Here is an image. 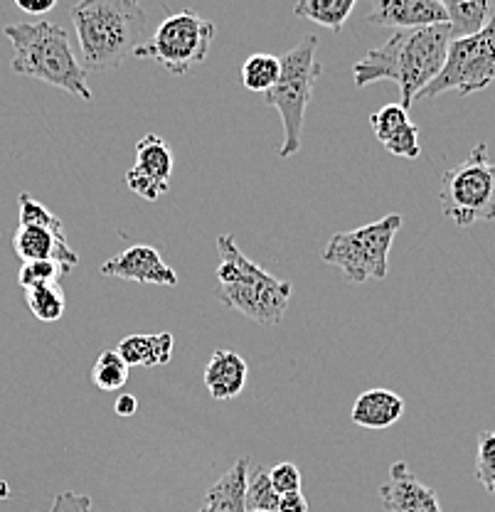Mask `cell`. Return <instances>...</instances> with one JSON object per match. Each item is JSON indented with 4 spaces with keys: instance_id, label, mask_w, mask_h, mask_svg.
<instances>
[{
    "instance_id": "cell-1",
    "label": "cell",
    "mask_w": 495,
    "mask_h": 512,
    "mask_svg": "<svg viewBox=\"0 0 495 512\" xmlns=\"http://www.w3.org/2000/svg\"><path fill=\"white\" fill-rule=\"evenodd\" d=\"M454 42L449 23L422 30H397L390 40L377 50H370L360 62H355V87L390 79L399 87L404 109H412L414 99L439 77L446 55Z\"/></svg>"
},
{
    "instance_id": "cell-2",
    "label": "cell",
    "mask_w": 495,
    "mask_h": 512,
    "mask_svg": "<svg viewBox=\"0 0 495 512\" xmlns=\"http://www.w3.org/2000/svg\"><path fill=\"white\" fill-rule=\"evenodd\" d=\"M84 72L116 69L146 45L148 15L136 0H82L69 5Z\"/></svg>"
},
{
    "instance_id": "cell-3",
    "label": "cell",
    "mask_w": 495,
    "mask_h": 512,
    "mask_svg": "<svg viewBox=\"0 0 495 512\" xmlns=\"http://www.w3.org/2000/svg\"><path fill=\"white\" fill-rule=\"evenodd\" d=\"M3 32L13 45L10 69L15 74L65 89L82 101L94 99L87 84V72L74 57L65 28L50 20H35V23L5 25Z\"/></svg>"
},
{
    "instance_id": "cell-4",
    "label": "cell",
    "mask_w": 495,
    "mask_h": 512,
    "mask_svg": "<svg viewBox=\"0 0 495 512\" xmlns=\"http://www.w3.org/2000/svg\"><path fill=\"white\" fill-rule=\"evenodd\" d=\"M217 252H220L217 281H220L222 306L239 311L259 325L281 323L294 286L254 264L237 247L232 234L217 237Z\"/></svg>"
},
{
    "instance_id": "cell-5",
    "label": "cell",
    "mask_w": 495,
    "mask_h": 512,
    "mask_svg": "<svg viewBox=\"0 0 495 512\" xmlns=\"http://www.w3.org/2000/svg\"><path fill=\"white\" fill-rule=\"evenodd\" d=\"M318 37L306 35L301 42L281 55L279 82L262 94L266 106H274L284 124V146L279 156L291 158L301 151L303 141V119H306V106L311 101L316 79L321 77L323 67L316 60Z\"/></svg>"
},
{
    "instance_id": "cell-6",
    "label": "cell",
    "mask_w": 495,
    "mask_h": 512,
    "mask_svg": "<svg viewBox=\"0 0 495 512\" xmlns=\"http://www.w3.org/2000/svg\"><path fill=\"white\" fill-rule=\"evenodd\" d=\"M441 212L459 227L495 220V163L486 143L441 175Z\"/></svg>"
},
{
    "instance_id": "cell-7",
    "label": "cell",
    "mask_w": 495,
    "mask_h": 512,
    "mask_svg": "<svg viewBox=\"0 0 495 512\" xmlns=\"http://www.w3.org/2000/svg\"><path fill=\"white\" fill-rule=\"evenodd\" d=\"M402 224V215H385L382 220L365 224V227L335 232L326 244L323 261L338 266L345 279L353 281V284L387 279L390 249Z\"/></svg>"
},
{
    "instance_id": "cell-8",
    "label": "cell",
    "mask_w": 495,
    "mask_h": 512,
    "mask_svg": "<svg viewBox=\"0 0 495 512\" xmlns=\"http://www.w3.org/2000/svg\"><path fill=\"white\" fill-rule=\"evenodd\" d=\"M212 37L215 25L210 20L200 18L193 10H178L168 15L153 35H148L146 45L136 52V57L153 60L173 74H185L195 64L205 62Z\"/></svg>"
},
{
    "instance_id": "cell-9",
    "label": "cell",
    "mask_w": 495,
    "mask_h": 512,
    "mask_svg": "<svg viewBox=\"0 0 495 512\" xmlns=\"http://www.w3.org/2000/svg\"><path fill=\"white\" fill-rule=\"evenodd\" d=\"M495 82V13L486 30L473 37L454 40L439 77L417 99H436L444 92L461 96L476 94Z\"/></svg>"
},
{
    "instance_id": "cell-10",
    "label": "cell",
    "mask_w": 495,
    "mask_h": 512,
    "mask_svg": "<svg viewBox=\"0 0 495 512\" xmlns=\"http://www.w3.org/2000/svg\"><path fill=\"white\" fill-rule=\"evenodd\" d=\"M101 274L111 279L136 281V284H153V286H175L178 274L163 261L161 252L148 244H136L126 252L111 256L109 261L101 264Z\"/></svg>"
},
{
    "instance_id": "cell-11",
    "label": "cell",
    "mask_w": 495,
    "mask_h": 512,
    "mask_svg": "<svg viewBox=\"0 0 495 512\" xmlns=\"http://www.w3.org/2000/svg\"><path fill=\"white\" fill-rule=\"evenodd\" d=\"M367 23L395 30H422L449 23L439 0H377L367 13Z\"/></svg>"
},
{
    "instance_id": "cell-12",
    "label": "cell",
    "mask_w": 495,
    "mask_h": 512,
    "mask_svg": "<svg viewBox=\"0 0 495 512\" xmlns=\"http://www.w3.org/2000/svg\"><path fill=\"white\" fill-rule=\"evenodd\" d=\"M380 500L387 512H444L436 490L414 478L404 461L392 463L390 480L380 488Z\"/></svg>"
},
{
    "instance_id": "cell-13",
    "label": "cell",
    "mask_w": 495,
    "mask_h": 512,
    "mask_svg": "<svg viewBox=\"0 0 495 512\" xmlns=\"http://www.w3.org/2000/svg\"><path fill=\"white\" fill-rule=\"evenodd\" d=\"M15 254L25 261H55L72 271L79 264V254L69 247L65 227H35V224H18V232L13 237Z\"/></svg>"
},
{
    "instance_id": "cell-14",
    "label": "cell",
    "mask_w": 495,
    "mask_h": 512,
    "mask_svg": "<svg viewBox=\"0 0 495 512\" xmlns=\"http://www.w3.org/2000/svg\"><path fill=\"white\" fill-rule=\"evenodd\" d=\"M370 126L377 141L397 158L414 160L422 156L419 126L409 121V111L402 104H387L370 116Z\"/></svg>"
},
{
    "instance_id": "cell-15",
    "label": "cell",
    "mask_w": 495,
    "mask_h": 512,
    "mask_svg": "<svg viewBox=\"0 0 495 512\" xmlns=\"http://www.w3.org/2000/svg\"><path fill=\"white\" fill-rule=\"evenodd\" d=\"M247 377V360L234 350H217L205 367V387L217 402L239 397L242 389L247 387Z\"/></svg>"
},
{
    "instance_id": "cell-16",
    "label": "cell",
    "mask_w": 495,
    "mask_h": 512,
    "mask_svg": "<svg viewBox=\"0 0 495 512\" xmlns=\"http://www.w3.org/2000/svg\"><path fill=\"white\" fill-rule=\"evenodd\" d=\"M404 399L392 389H367L355 399L353 409H350V419L363 429L382 431L397 424L404 414Z\"/></svg>"
},
{
    "instance_id": "cell-17",
    "label": "cell",
    "mask_w": 495,
    "mask_h": 512,
    "mask_svg": "<svg viewBox=\"0 0 495 512\" xmlns=\"http://www.w3.org/2000/svg\"><path fill=\"white\" fill-rule=\"evenodd\" d=\"M249 468H252L249 458H237L230 471L207 488V512H247Z\"/></svg>"
},
{
    "instance_id": "cell-18",
    "label": "cell",
    "mask_w": 495,
    "mask_h": 512,
    "mask_svg": "<svg viewBox=\"0 0 495 512\" xmlns=\"http://www.w3.org/2000/svg\"><path fill=\"white\" fill-rule=\"evenodd\" d=\"M173 348L175 340L170 333H136L126 335V338L116 345V352L124 357V362L129 367H161L170 362Z\"/></svg>"
},
{
    "instance_id": "cell-19",
    "label": "cell",
    "mask_w": 495,
    "mask_h": 512,
    "mask_svg": "<svg viewBox=\"0 0 495 512\" xmlns=\"http://www.w3.org/2000/svg\"><path fill=\"white\" fill-rule=\"evenodd\" d=\"M444 8L449 15V28L454 40L473 37L486 30L495 13L486 0H449V3H444Z\"/></svg>"
},
{
    "instance_id": "cell-20",
    "label": "cell",
    "mask_w": 495,
    "mask_h": 512,
    "mask_svg": "<svg viewBox=\"0 0 495 512\" xmlns=\"http://www.w3.org/2000/svg\"><path fill=\"white\" fill-rule=\"evenodd\" d=\"M141 173L151 175L158 183L170 185V173H173V151L165 146V141L156 133H148L136 143V165Z\"/></svg>"
},
{
    "instance_id": "cell-21",
    "label": "cell",
    "mask_w": 495,
    "mask_h": 512,
    "mask_svg": "<svg viewBox=\"0 0 495 512\" xmlns=\"http://www.w3.org/2000/svg\"><path fill=\"white\" fill-rule=\"evenodd\" d=\"M355 10V0H301L294 5L298 18H306L311 23L321 25L333 32L343 30L345 20Z\"/></svg>"
},
{
    "instance_id": "cell-22",
    "label": "cell",
    "mask_w": 495,
    "mask_h": 512,
    "mask_svg": "<svg viewBox=\"0 0 495 512\" xmlns=\"http://www.w3.org/2000/svg\"><path fill=\"white\" fill-rule=\"evenodd\" d=\"M281 74V60L274 55H266V52H257V55L247 57L242 64V82L249 92L254 94H266L276 82H279Z\"/></svg>"
},
{
    "instance_id": "cell-23",
    "label": "cell",
    "mask_w": 495,
    "mask_h": 512,
    "mask_svg": "<svg viewBox=\"0 0 495 512\" xmlns=\"http://www.w3.org/2000/svg\"><path fill=\"white\" fill-rule=\"evenodd\" d=\"M25 303H28L30 313L42 323H55L65 316L67 298L60 284H45L35 286L25 291Z\"/></svg>"
},
{
    "instance_id": "cell-24",
    "label": "cell",
    "mask_w": 495,
    "mask_h": 512,
    "mask_svg": "<svg viewBox=\"0 0 495 512\" xmlns=\"http://www.w3.org/2000/svg\"><path fill=\"white\" fill-rule=\"evenodd\" d=\"M131 367L116 350H104L92 367V382L101 392H119L126 387Z\"/></svg>"
},
{
    "instance_id": "cell-25",
    "label": "cell",
    "mask_w": 495,
    "mask_h": 512,
    "mask_svg": "<svg viewBox=\"0 0 495 512\" xmlns=\"http://www.w3.org/2000/svg\"><path fill=\"white\" fill-rule=\"evenodd\" d=\"M249 471L252 473H249V480H247V512H254V510L276 512L281 495L276 493L274 485H271L269 468L252 466Z\"/></svg>"
},
{
    "instance_id": "cell-26",
    "label": "cell",
    "mask_w": 495,
    "mask_h": 512,
    "mask_svg": "<svg viewBox=\"0 0 495 512\" xmlns=\"http://www.w3.org/2000/svg\"><path fill=\"white\" fill-rule=\"evenodd\" d=\"M69 274L65 266L55 264V261H25L18 271V284L28 291V288L45 286V284H60Z\"/></svg>"
},
{
    "instance_id": "cell-27",
    "label": "cell",
    "mask_w": 495,
    "mask_h": 512,
    "mask_svg": "<svg viewBox=\"0 0 495 512\" xmlns=\"http://www.w3.org/2000/svg\"><path fill=\"white\" fill-rule=\"evenodd\" d=\"M476 476L483 488L495 495V431H483L478 436Z\"/></svg>"
},
{
    "instance_id": "cell-28",
    "label": "cell",
    "mask_w": 495,
    "mask_h": 512,
    "mask_svg": "<svg viewBox=\"0 0 495 512\" xmlns=\"http://www.w3.org/2000/svg\"><path fill=\"white\" fill-rule=\"evenodd\" d=\"M20 207V224H35V227H50V229H62L60 217L52 215L42 202H37L28 192H20L18 197Z\"/></svg>"
},
{
    "instance_id": "cell-29",
    "label": "cell",
    "mask_w": 495,
    "mask_h": 512,
    "mask_svg": "<svg viewBox=\"0 0 495 512\" xmlns=\"http://www.w3.org/2000/svg\"><path fill=\"white\" fill-rule=\"evenodd\" d=\"M126 185H129L131 192H136L138 197H143V200H148V202L161 200V197L170 188V185H163V183H158V180H153L151 175L141 173L138 168H129V173H126Z\"/></svg>"
},
{
    "instance_id": "cell-30",
    "label": "cell",
    "mask_w": 495,
    "mask_h": 512,
    "mask_svg": "<svg viewBox=\"0 0 495 512\" xmlns=\"http://www.w3.org/2000/svg\"><path fill=\"white\" fill-rule=\"evenodd\" d=\"M269 478L271 485L279 495H289V493H301V471L294 463H279V466L269 468Z\"/></svg>"
},
{
    "instance_id": "cell-31",
    "label": "cell",
    "mask_w": 495,
    "mask_h": 512,
    "mask_svg": "<svg viewBox=\"0 0 495 512\" xmlns=\"http://www.w3.org/2000/svg\"><path fill=\"white\" fill-rule=\"evenodd\" d=\"M92 498L82 493H72V490H62L57 498L52 500L50 512H92Z\"/></svg>"
},
{
    "instance_id": "cell-32",
    "label": "cell",
    "mask_w": 495,
    "mask_h": 512,
    "mask_svg": "<svg viewBox=\"0 0 495 512\" xmlns=\"http://www.w3.org/2000/svg\"><path fill=\"white\" fill-rule=\"evenodd\" d=\"M276 512H308V498L303 493L281 495Z\"/></svg>"
},
{
    "instance_id": "cell-33",
    "label": "cell",
    "mask_w": 495,
    "mask_h": 512,
    "mask_svg": "<svg viewBox=\"0 0 495 512\" xmlns=\"http://www.w3.org/2000/svg\"><path fill=\"white\" fill-rule=\"evenodd\" d=\"M15 5L28 15H45L55 8V0H15Z\"/></svg>"
},
{
    "instance_id": "cell-34",
    "label": "cell",
    "mask_w": 495,
    "mask_h": 512,
    "mask_svg": "<svg viewBox=\"0 0 495 512\" xmlns=\"http://www.w3.org/2000/svg\"><path fill=\"white\" fill-rule=\"evenodd\" d=\"M138 409V399L133 394H119L114 402V412L119 416H133Z\"/></svg>"
},
{
    "instance_id": "cell-35",
    "label": "cell",
    "mask_w": 495,
    "mask_h": 512,
    "mask_svg": "<svg viewBox=\"0 0 495 512\" xmlns=\"http://www.w3.org/2000/svg\"><path fill=\"white\" fill-rule=\"evenodd\" d=\"M10 498V485L8 480L0 478V500H8Z\"/></svg>"
},
{
    "instance_id": "cell-36",
    "label": "cell",
    "mask_w": 495,
    "mask_h": 512,
    "mask_svg": "<svg viewBox=\"0 0 495 512\" xmlns=\"http://www.w3.org/2000/svg\"><path fill=\"white\" fill-rule=\"evenodd\" d=\"M198 512H207V508H202V510H198Z\"/></svg>"
},
{
    "instance_id": "cell-37",
    "label": "cell",
    "mask_w": 495,
    "mask_h": 512,
    "mask_svg": "<svg viewBox=\"0 0 495 512\" xmlns=\"http://www.w3.org/2000/svg\"><path fill=\"white\" fill-rule=\"evenodd\" d=\"M254 512H264V510H254Z\"/></svg>"
}]
</instances>
